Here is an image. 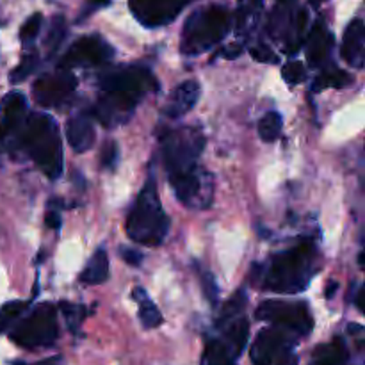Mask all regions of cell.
<instances>
[{
  "mask_svg": "<svg viewBox=\"0 0 365 365\" xmlns=\"http://www.w3.org/2000/svg\"><path fill=\"white\" fill-rule=\"evenodd\" d=\"M205 148V135L198 127H178L166 130L160 138V153L168 178L189 173L200 166L198 160Z\"/></svg>",
  "mask_w": 365,
  "mask_h": 365,
  "instance_id": "cell-6",
  "label": "cell"
},
{
  "mask_svg": "<svg viewBox=\"0 0 365 365\" xmlns=\"http://www.w3.org/2000/svg\"><path fill=\"white\" fill-rule=\"evenodd\" d=\"M57 310L52 303H41L34 307L27 316H21L11 327L9 337L14 344L25 349L48 348L57 341Z\"/></svg>",
  "mask_w": 365,
  "mask_h": 365,
  "instance_id": "cell-7",
  "label": "cell"
},
{
  "mask_svg": "<svg viewBox=\"0 0 365 365\" xmlns=\"http://www.w3.org/2000/svg\"><path fill=\"white\" fill-rule=\"evenodd\" d=\"M64 36H66V21H64L63 16H56L52 20V25H50L48 36L45 39V46L48 50V56H52L59 45L63 43Z\"/></svg>",
  "mask_w": 365,
  "mask_h": 365,
  "instance_id": "cell-29",
  "label": "cell"
},
{
  "mask_svg": "<svg viewBox=\"0 0 365 365\" xmlns=\"http://www.w3.org/2000/svg\"><path fill=\"white\" fill-rule=\"evenodd\" d=\"M125 230L132 241L145 246H159L166 239L170 232V217L160 205L153 175H150L145 187L135 198L127 216Z\"/></svg>",
  "mask_w": 365,
  "mask_h": 365,
  "instance_id": "cell-4",
  "label": "cell"
},
{
  "mask_svg": "<svg viewBox=\"0 0 365 365\" xmlns=\"http://www.w3.org/2000/svg\"><path fill=\"white\" fill-rule=\"evenodd\" d=\"M29 305L25 302H9L0 309V334L11 330L14 323L27 312Z\"/></svg>",
  "mask_w": 365,
  "mask_h": 365,
  "instance_id": "cell-28",
  "label": "cell"
},
{
  "mask_svg": "<svg viewBox=\"0 0 365 365\" xmlns=\"http://www.w3.org/2000/svg\"><path fill=\"white\" fill-rule=\"evenodd\" d=\"M246 303H248V296H246V292L241 289V291L235 292V294L223 305L221 314L216 319V327H221V324L228 323V321L241 317L246 309Z\"/></svg>",
  "mask_w": 365,
  "mask_h": 365,
  "instance_id": "cell-26",
  "label": "cell"
},
{
  "mask_svg": "<svg viewBox=\"0 0 365 365\" xmlns=\"http://www.w3.org/2000/svg\"><path fill=\"white\" fill-rule=\"evenodd\" d=\"M120 257L132 267H138L141 266L143 262V253H139L138 250H132V248H121L120 250Z\"/></svg>",
  "mask_w": 365,
  "mask_h": 365,
  "instance_id": "cell-37",
  "label": "cell"
},
{
  "mask_svg": "<svg viewBox=\"0 0 365 365\" xmlns=\"http://www.w3.org/2000/svg\"><path fill=\"white\" fill-rule=\"evenodd\" d=\"M349 360V351L341 337L334 339L330 344L319 346L314 353L312 365H346Z\"/></svg>",
  "mask_w": 365,
  "mask_h": 365,
  "instance_id": "cell-22",
  "label": "cell"
},
{
  "mask_svg": "<svg viewBox=\"0 0 365 365\" xmlns=\"http://www.w3.org/2000/svg\"><path fill=\"white\" fill-rule=\"evenodd\" d=\"M310 2H312V4H314V6H316V7H317V6H319V4H321V2H323V0H310Z\"/></svg>",
  "mask_w": 365,
  "mask_h": 365,
  "instance_id": "cell-43",
  "label": "cell"
},
{
  "mask_svg": "<svg viewBox=\"0 0 365 365\" xmlns=\"http://www.w3.org/2000/svg\"><path fill=\"white\" fill-rule=\"evenodd\" d=\"M63 359L61 356H52V359H45L41 360V362L34 364V365H63Z\"/></svg>",
  "mask_w": 365,
  "mask_h": 365,
  "instance_id": "cell-41",
  "label": "cell"
},
{
  "mask_svg": "<svg viewBox=\"0 0 365 365\" xmlns=\"http://www.w3.org/2000/svg\"><path fill=\"white\" fill-rule=\"evenodd\" d=\"M232 27L230 11L220 4L196 9L182 29L180 50L185 56H200L212 48Z\"/></svg>",
  "mask_w": 365,
  "mask_h": 365,
  "instance_id": "cell-5",
  "label": "cell"
},
{
  "mask_svg": "<svg viewBox=\"0 0 365 365\" xmlns=\"http://www.w3.org/2000/svg\"><path fill=\"white\" fill-rule=\"evenodd\" d=\"M36 66H38V53L36 52L27 53V56H24L21 63L13 70L9 81L13 82V84H18V82L25 81V78H27L29 75L36 70Z\"/></svg>",
  "mask_w": 365,
  "mask_h": 365,
  "instance_id": "cell-30",
  "label": "cell"
},
{
  "mask_svg": "<svg viewBox=\"0 0 365 365\" xmlns=\"http://www.w3.org/2000/svg\"><path fill=\"white\" fill-rule=\"evenodd\" d=\"M170 184L178 202L184 203L187 209L205 210L212 205L214 178L203 168L198 166L189 173L170 177Z\"/></svg>",
  "mask_w": 365,
  "mask_h": 365,
  "instance_id": "cell-11",
  "label": "cell"
},
{
  "mask_svg": "<svg viewBox=\"0 0 365 365\" xmlns=\"http://www.w3.org/2000/svg\"><path fill=\"white\" fill-rule=\"evenodd\" d=\"M262 0H237L235 32L241 39H248L255 32L262 16Z\"/></svg>",
  "mask_w": 365,
  "mask_h": 365,
  "instance_id": "cell-20",
  "label": "cell"
},
{
  "mask_svg": "<svg viewBox=\"0 0 365 365\" xmlns=\"http://www.w3.org/2000/svg\"><path fill=\"white\" fill-rule=\"evenodd\" d=\"M13 365H27V364H24V362H14Z\"/></svg>",
  "mask_w": 365,
  "mask_h": 365,
  "instance_id": "cell-44",
  "label": "cell"
},
{
  "mask_svg": "<svg viewBox=\"0 0 365 365\" xmlns=\"http://www.w3.org/2000/svg\"><path fill=\"white\" fill-rule=\"evenodd\" d=\"M331 48H334V36L328 31L323 20H317L312 31H310L309 39H307V61H309V66L319 68L328 59Z\"/></svg>",
  "mask_w": 365,
  "mask_h": 365,
  "instance_id": "cell-17",
  "label": "cell"
},
{
  "mask_svg": "<svg viewBox=\"0 0 365 365\" xmlns=\"http://www.w3.org/2000/svg\"><path fill=\"white\" fill-rule=\"evenodd\" d=\"M280 2H291V0H280Z\"/></svg>",
  "mask_w": 365,
  "mask_h": 365,
  "instance_id": "cell-45",
  "label": "cell"
},
{
  "mask_svg": "<svg viewBox=\"0 0 365 365\" xmlns=\"http://www.w3.org/2000/svg\"><path fill=\"white\" fill-rule=\"evenodd\" d=\"M45 223L48 228H53V230H59L61 225H63V220H61V214L57 210H48L45 216Z\"/></svg>",
  "mask_w": 365,
  "mask_h": 365,
  "instance_id": "cell-38",
  "label": "cell"
},
{
  "mask_svg": "<svg viewBox=\"0 0 365 365\" xmlns=\"http://www.w3.org/2000/svg\"><path fill=\"white\" fill-rule=\"evenodd\" d=\"M250 52H252L253 59L259 61V63H269V64L278 63L277 53H274L273 50H271L269 46H266V45H257V46H253V48L250 50Z\"/></svg>",
  "mask_w": 365,
  "mask_h": 365,
  "instance_id": "cell-35",
  "label": "cell"
},
{
  "mask_svg": "<svg viewBox=\"0 0 365 365\" xmlns=\"http://www.w3.org/2000/svg\"><path fill=\"white\" fill-rule=\"evenodd\" d=\"M77 89V77L68 70L53 71V73H45L38 77V81L32 86L36 102L41 107L52 109V107H61L71 98V95Z\"/></svg>",
  "mask_w": 365,
  "mask_h": 365,
  "instance_id": "cell-13",
  "label": "cell"
},
{
  "mask_svg": "<svg viewBox=\"0 0 365 365\" xmlns=\"http://www.w3.org/2000/svg\"><path fill=\"white\" fill-rule=\"evenodd\" d=\"M292 31H294V16L284 7H277L274 13L271 14L269 20V34L274 39H291Z\"/></svg>",
  "mask_w": 365,
  "mask_h": 365,
  "instance_id": "cell-24",
  "label": "cell"
},
{
  "mask_svg": "<svg viewBox=\"0 0 365 365\" xmlns=\"http://www.w3.org/2000/svg\"><path fill=\"white\" fill-rule=\"evenodd\" d=\"M109 2H110V0H88V7H86V11L82 13L81 18H86L88 14H91L93 11L100 9V7H106Z\"/></svg>",
  "mask_w": 365,
  "mask_h": 365,
  "instance_id": "cell-40",
  "label": "cell"
},
{
  "mask_svg": "<svg viewBox=\"0 0 365 365\" xmlns=\"http://www.w3.org/2000/svg\"><path fill=\"white\" fill-rule=\"evenodd\" d=\"M41 24H43L41 13H34L32 16H29L27 21L21 25V31H20L21 43H25V45H31V43L38 38L39 31H41Z\"/></svg>",
  "mask_w": 365,
  "mask_h": 365,
  "instance_id": "cell-31",
  "label": "cell"
},
{
  "mask_svg": "<svg viewBox=\"0 0 365 365\" xmlns=\"http://www.w3.org/2000/svg\"><path fill=\"white\" fill-rule=\"evenodd\" d=\"M29 114L27 98L24 93L11 91L0 102V143L11 138L16 128L24 123Z\"/></svg>",
  "mask_w": 365,
  "mask_h": 365,
  "instance_id": "cell-15",
  "label": "cell"
},
{
  "mask_svg": "<svg viewBox=\"0 0 365 365\" xmlns=\"http://www.w3.org/2000/svg\"><path fill=\"white\" fill-rule=\"evenodd\" d=\"M192 0H128L130 11L145 27L171 24Z\"/></svg>",
  "mask_w": 365,
  "mask_h": 365,
  "instance_id": "cell-14",
  "label": "cell"
},
{
  "mask_svg": "<svg viewBox=\"0 0 365 365\" xmlns=\"http://www.w3.org/2000/svg\"><path fill=\"white\" fill-rule=\"evenodd\" d=\"M13 148L24 152L50 180L63 173V143L57 121L46 113H29L13 135Z\"/></svg>",
  "mask_w": 365,
  "mask_h": 365,
  "instance_id": "cell-2",
  "label": "cell"
},
{
  "mask_svg": "<svg viewBox=\"0 0 365 365\" xmlns=\"http://www.w3.org/2000/svg\"><path fill=\"white\" fill-rule=\"evenodd\" d=\"M349 84H353L351 75L337 68V70H330L321 73L319 77L314 81L312 91H321V89H327V88H346V86Z\"/></svg>",
  "mask_w": 365,
  "mask_h": 365,
  "instance_id": "cell-27",
  "label": "cell"
},
{
  "mask_svg": "<svg viewBox=\"0 0 365 365\" xmlns=\"http://www.w3.org/2000/svg\"><path fill=\"white\" fill-rule=\"evenodd\" d=\"M282 127H284V118L278 110H269L259 121V135L262 141L273 143L280 138Z\"/></svg>",
  "mask_w": 365,
  "mask_h": 365,
  "instance_id": "cell-25",
  "label": "cell"
},
{
  "mask_svg": "<svg viewBox=\"0 0 365 365\" xmlns=\"http://www.w3.org/2000/svg\"><path fill=\"white\" fill-rule=\"evenodd\" d=\"M200 271V282H202L203 292H205L207 299H209L212 305L217 303V285L216 280H214L212 273L209 269H198Z\"/></svg>",
  "mask_w": 365,
  "mask_h": 365,
  "instance_id": "cell-34",
  "label": "cell"
},
{
  "mask_svg": "<svg viewBox=\"0 0 365 365\" xmlns=\"http://www.w3.org/2000/svg\"><path fill=\"white\" fill-rule=\"evenodd\" d=\"M202 88L196 81H185L178 86L171 95L170 103L166 107V114L170 118H180L187 114L196 106Z\"/></svg>",
  "mask_w": 365,
  "mask_h": 365,
  "instance_id": "cell-19",
  "label": "cell"
},
{
  "mask_svg": "<svg viewBox=\"0 0 365 365\" xmlns=\"http://www.w3.org/2000/svg\"><path fill=\"white\" fill-rule=\"evenodd\" d=\"M68 145L77 153L88 152L95 143V127L91 118L86 114H77L66 123Z\"/></svg>",
  "mask_w": 365,
  "mask_h": 365,
  "instance_id": "cell-18",
  "label": "cell"
},
{
  "mask_svg": "<svg viewBox=\"0 0 365 365\" xmlns=\"http://www.w3.org/2000/svg\"><path fill=\"white\" fill-rule=\"evenodd\" d=\"M216 328L220 335L207 341L202 365H234L248 344V319L241 316Z\"/></svg>",
  "mask_w": 365,
  "mask_h": 365,
  "instance_id": "cell-8",
  "label": "cell"
},
{
  "mask_svg": "<svg viewBox=\"0 0 365 365\" xmlns=\"http://www.w3.org/2000/svg\"><path fill=\"white\" fill-rule=\"evenodd\" d=\"M100 96L95 106V118L107 128L127 123L138 103L157 89V81L146 66L110 68L100 73Z\"/></svg>",
  "mask_w": 365,
  "mask_h": 365,
  "instance_id": "cell-1",
  "label": "cell"
},
{
  "mask_svg": "<svg viewBox=\"0 0 365 365\" xmlns=\"http://www.w3.org/2000/svg\"><path fill=\"white\" fill-rule=\"evenodd\" d=\"M59 309L63 310L64 314V319H66L68 327H70L71 331L77 330V327H81L82 319H84V307H78L73 305V303H61Z\"/></svg>",
  "mask_w": 365,
  "mask_h": 365,
  "instance_id": "cell-33",
  "label": "cell"
},
{
  "mask_svg": "<svg viewBox=\"0 0 365 365\" xmlns=\"http://www.w3.org/2000/svg\"><path fill=\"white\" fill-rule=\"evenodd\" d=\"M319 267V253L312 241L277 253L267 264H260V280L266 291L277 294H298L309 287Z\"/></svg>",
  "mask_w": 365,
  "mask_h": 365,
  "instance_id": "cell-3",
  "label": "cell"
},
{
  "mask_svg": "<svg viewBox=\"0 0 365 365\" xmlns=\"http://www.w3.org/2000/svg\"><path fill=\"white\" fill-rule=\"evenodd\" d=\"M255 317L260 321L291 331L298 339L310 335L314 328V319L310 309L303 302H278V299H267L260 303L257 309Z\"/></svg>",
  "mask_w": 365,
  "mask_h": 365,
  "instance_id": "cell-10",
  "label": "cell"
},
{
  "mask_svg": "<svg viewBox=\"0 0 365 365\" xmlns=\"http://www.w3.org/2000/svg\"><path fill=\"white\" fill-rule=\"evenodd\" d=\"M282 75H284V81L287 82L289 86H298L305 81L307 71L305 66H303L299 61H291V63H287L282 68Z\"/></svg>",
  "mask_w": 365,
  "mask_h": 365,
  "instance_id": "cell-32",
  "label": "cell"
},
{
  "mask_svg": "<svg viewBox=\"0 0 365 365\" xmlns=\"http://www.w3.org/2000/svg\"><path fill=\"white\" fill-rule=\"evenodd\" d=\"M341 56L349 66L362 70L365 63V27L362 18H355L346 27L341 45Z\"/></svg>",
  "mask_w": 365,
  "mask_h": 365,
  "instance_id": "cell-16",
  "label": "cell"
},
{
  "mask_svg": "<svg viewBox=\"0 0 365 365\" xmlns=\"http://www.w3.org/2000/svg\"><path fill=\"white\" fill-rule=\"evenodd\" d=\"M109 278V257L106 250L98 248L81 273V282L88 285H100Z\"/></svg>",
  "mask_w": 365,
  "mask_h": 365,
  "instance_id": "cell-21",
  "label": "cell"
},
{
  "mask_svg": "<svg viewBox=\"0 0 365 365\" xmlns=\"http://www.w3.org/2000/svg\"><path fill=\"white\" fill-rule=\"evenodd\" d=\"M116 160H118L116 143H113V141L106 143V146H103V150H102V166L113 170V168L116 166Z\"/></svg>",
  "mask_w": 365,
  "mask_h": 365,
  "instance_id": "cell-36",
  "label": "cell"
},
{
  "mask_svg": "<svg viewBox=\"0 0 365 365\" xmlns=\"http://www.w3.org/2000/svg\"><path fill=\"white\" fill-rule=\"evenodd\" d=\"M114 56V48L100 36H84L77 39L63 59L59 61V70L71 71L73 68H95L109 63Z\"/></svg>",
  "mask_w": 365,
  "mask_h": 365,
  "instance_id": "cell-12",
  "label": "cell"
},
{
  "mask_svg": "<svg viewBox=\"0 0 365 365\" xmlns=\"http://www.w3.org/2000/svg\"><path fill=\"white\" fill-rule=\"evenodd\" d=\"M296 339L291 331L277 327L260 330L252 344L253 365H298Z\"/></svg>",
  "mask_w": 365,
  "mask_h": 365,
  "instance_id": "cell-9",
  "label": "cell"
},
{
  "mask_svg": "<svg viewBox=\"0 0 365 365\" xmlns=\"http://www.w3.org/2000/svg\"><path fill=\"white\" fill-rule=\"evenodd\" d=\"M132 294H134L135 302L139 303V321L143 323V327H145L146 330L160 327L164 321L163 314H160V310L157 309L155 303L148 298V294H146L145 289L135 287Z\"/></svg>",
  "mask_w": 365,
  "mask_h": 365,
  "instance_id": "cell-23",
  "label": "cell"
},
{
  "mask_svg": "<svg viewBox=\"0 0 365 365\" xmlns=\"http://www.w3.org/2000/svg\"><path fill=\"white\" fill-rule=\"evenodd\" d=\"M337 287H339L337 282H330V284H328V287H327V291H324V296H327L328 299H331V298H334V292L337 291Z\"/></svg>",
  "mask_w": 365,
  "mask_h": 365,
  "instance_id": "cell-42",
  "label": "cell"
},
{
  "mask_svg": "<svg viewBox=\"0 0 365 365\" xmlns=\"http://www.w3.org/2000/svg\"><path fill=\"white\" fill-rule=\"evenodd\" d=\"M241 52H242V46L237 45V43H232V45L225 46L220 53L223 57H227V59H235V57L241 56Z\"/></svg>",
  "mask_w": 365,
  "mask_h": 365,
  "instance_id": "cell-39",
  "label": "cell"
}]
</instances>
